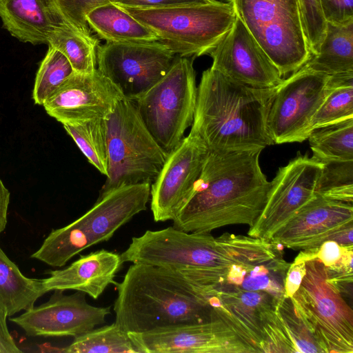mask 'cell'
<instances>
[{"mask_svg": "<svg viewBox=\"0 0 353 353\" xmlns=\"http://www.w3.org/2000/svg\"><path fill=\"white\" fill-rule=\"evenodd\" d=\"M261 151H208L200 176L172 226L197 234L230 225L251 227L263 209L270 186L259 164Z\"/></svg>", "mask_w": 353, "mask_h": 353, "instance_id": "1", "label": "cell"}, {"mask_svg": "<svg viewBox=\"0 0 353 353\" xmlns=\"http://www.w3.org/2000/svg\"><path fill=\"white\" fill-rule=\"evenodd\" d=\"M276 90L248 86L210 67L197 87L190 132L210 152L263 150L274 144L268 121Z\"/></svg>", "mask_w": 353, "mask_h": 353, "instance_id": "2", "label": "cell"}, {"mask_svg": "<svg viewBox=\"0 0 353 353\" xmlns=\"http://www.w3.org/2000/svg\"><path fill=\"white\" fill-rule=\"evenodd\" d=\"M116 286L115 323L127 333L204 322L216 315L209 301L174 270L132 263Z\"/></svg>", "mask_w": 353, "mask_h": 353, "instance_id": "3", "label": "cell"}, {"mask_svg": "<svg viewBox=\"0 0 353 353\" xmlns=\"http://www.w3.org/2000/svg\"><path fill=\"white\" fill-rule=\"evenodd\" d=\"M270 241L225 232L218 237L210 233L186 232L173 226L146 230L132 238L121 254L123 262L151 265L183 271H229L234 265L250 269L276 254Z\"/></svg>", "mask_w": 353, "mask_h": 353, "instance_id": "4", "label": "cell"}, {"mask_svg": "<svg viewBox=\"0 0 353 353\" xmlns=\"http://www.w3.org/2000/svg\"><path fill=\"white\" fill-rule=\"evenodd\" d=\"M150 183L125 185L98 198L81 217L52 230L31 257L62 267L84 250L110 240L135 215L147 210Z\"/></svg>", "mask_w": 353, "mask_h": 353, "instance_id": "5", "label": "cell"}, {"mask_svg": "<svg viewBox=\"0 0 353 353\" xmlns=\"http://www.w3.org/2000/svg\"><path fill=\"white\" fill-rule=\"evenodd\" d=\"M106 121L108 173L99 198L121 185L151 184L159 174L168 154L144 125L134 103L123 98Z\"/></svg>", "mask_w": 353, "mask_h": 353, "instance_id": "6", "label": "cell"}, {"mask_svg": "<svg viewBox=\"0 0 353 353\" xmlns=\"http://www.w3.org/2000/svg\"><path fill=\"white\" fill-rule=\"evenodd\" d=\"M121 7L175 54L185 57L207 54L236 18L229 3L216 0L165 8Z\"/></svg>", "mask_w": 353, "mask_h": 353, "instance_id": "7", "label": "cell"}, {"mask_svg": "<svg viewBox=\"0 0 353 353\" xmlns=\"http://www.w3.org/2000/svg\"><path fill=\"white\" fill-rule=\"evenodd\" d=\"M236 16L281 76L302 68L312 57L298 0H228Z\"/></svg>", "mask_w": 353, "mask_h": 353, "instance_id": "8", "label": "cell"}, {"mask_svg": "<svg viewBox=\"0 0 353 353\" xmlns=\"http://www.w3.org/2000/svg\"><path fill=\"white\" fill-rule=\"evenodd\" d=\"M197 94L192 60L176 56L168 72L132 101L144 125L168 154L192 125Z\"/></svg>", "mask_w": 353, "mask_h": 353, "instance_id": "9", "label": "cell"}, {"mask_svg": "<svg viewBox=\"0 0 353 353\" xmlns=\"http://www.w3.org/2000/svg\"><path fill=\"white\" fill-rule=\"evenodd\" d=\"M306 272L291 299L293 305L323 353L353 352V311L327 281L325 266L305 262Z\"/></svg>", "mask_w": 353, "mask_h": 353, "instance_id": "10", "label": "cell"}, {"mask_svg": "<svg viewBox=\"0 0 353 353\" xmlns=\"http://www.w3.org/2000/svg\"><path fill=\"white\" fill-rule=\"evenodd\" d=\"M330 78L304 65L276 86L268 121L274 144L307 139L312 118L330 90Z\"/></svg>", "mask_w": 353, "mask_h": 353, "instance_id": "11", "label": "cell"}, {"mask_svg": "<svg viewBox=\"0 0 353 353\" xmlns=\"http://www.w3.org/2000/svg\"><path fill=\"white\" fill-rule=\"evenodd\" d=\"M176 57L159 41H106L96 50L97 69L131 101L157 83Z\"/></svg>", "mask_w": 353, "mask_h": 353, "instance_id": "12", "label": "cell"}, {"mask_svg": "<svg viewBox=\"0 0 353 353\" xmlns=\"http://www.w3.org/2000/svg\"><path fill=\"white\" fill-rule=\"evenodd\" d=\"M323 163L300 153L280 168L270 182L266 202L248 235L270 241L316 194Z\"/></svg>", "mask_w": 353, "mask_h": 353, "instance_id": "13", "label": "cell"}, {"mask_svg": "<svg viewBox=\"0 0 353 353\" xmlns=\"http://www.w3.org/2000/svg\"><path fill=\"white\" fill-rule=\"evenodd\" d=\"M212 319L128 335L140 353H258L216 313Z\"/></svg>", "mask_w": 353, "mask_h": 353, "instance_id": "14", "label": "cell"}, {"mask_svg": "<svg viewBox=\"0 0 353 353\" xmlns=\"http://www.w3.org/2000/svg\"><path fill=\"white\" fill-rule=\"evenodd\" d=\"M123 98L121 90L96 68L88 74L74 72L42 105L63 125H74L106 119Z\"/></svg>", "mask_w": 353, "mask_h": 353, "instance_id": "15", "label": "cell"}, {"mask_svg": "<svg viewBox=\"0 0 353 353\" xmlns=\"http://www.w3.org/2000/svg\"><path fill=\"white\" fill-rule=\"evenodd\" d=\"M208 150L190 132L170 153L150 185V209L156 222L172 221L190 197Z\"/></svg>", "mask_w": 353, "mask_h": 353, "instance_id": "16", "label": "cell"}, {"mask_svg": "<svg viewBox=\"0 0 353 353\" xmlns=\"http://www.w3.org/2000/svg\"><path fill=\"white\" fill-rule=\"evenodd\" d=\"M54 291L48 301L10 318V321L30 336L76 337L104 323L111 313L110 306L90 305L83 292L66 295L63 290Z\"/></svg>", "mask_w": 353, "mask_h": 353, "instance_id": "17", "label": "cell"}, {"mask_svg": "<svg viewBox=\"0 0 353 353\" xmlns=\"http://www.w3.org/2000/svg\"><path fill=\"white\" fill-rule=\"evenodd\" d=\"M207 54L212 59L211 68L248 86L274 88L284 79L237 17L231 28Z\"/></svg>", "mask_w": 353, "mask_h": 353, "instance_id": "18", "label": "cell"}, {"mask_svg": "<svg viewBox=\"0 0 353 353\" xmlns=\"http://www.w3.org/2000/svg\"><path fill=\"white\" fill-rule=\"evenodd\" d=\"M352 223V203L315 194L270 241L295 250L310 249L331 240L334 234Z\"/></svg>", "mask_w": 353, "mask_h": 353, "instance_id": "19", "label": "cell"}, {"mask_svg": "<svg viewBox=\"0 0 353 353\" xmlns=\"http://www.w3.org/2000/svg\"><path fill=\"white\" fill-rule=\"evenodd\" d=\"M123 261L121 254L101 250L81 255L67 268L50 271V276L41 279L46 292L76 290L97 299L112 284Z\"/></svg>", "mask_w": 353, "mask_h": 353, "instance_id": "20", "label": "cell"}, {"mask_svg": "<svg viewBox=\"0 0 353 353\" xmlns=\"http://www.w3.org/2000/svg\"><path fill=\"white\" fill-rule=\"evenodd\" d=\"M276 299L263 291H247L238 286L220 287L209 302L215 313L261 353V311L276 303Z\"/></svg>", "mask_w": 353, "mask_h": 353, "instance_id": "21", "label": "cell"}, {"mask_svg": "<svg viewBox=\"0 0 353 353\" xmlns=\"http://www.w3.org/2000/svg\"><path fill=\"white\" fill-rule=\"evenodd\" d=\"M0 19L13 37L32 45L46 44L64 19L53 0H0Z\"/></svg>", "mask_w": 353, "mask_h": 353, "instance_id": "22", "label": "cell"}, {"mask_svg": "<svg viewBox=\"0 0 353 353\" xmlns=\"http://www.w3.org/2000/svg\"><path fill=\"white\" fill-rule=\"evenodd\" d=\"M305 65L330 76L353 74V21L326 23L319 48Z\"/></svg>", "mask_w": 353, "mask_h": 353, "instance_id": "23", "label": "cell"}, {"mask_svg": "<svg viewBox=\"0 0 353 353\" xmlns=\"http://www.w3.org/2000/svg\"><path fill=\"white\" fill-rule=\"evenodd\" d=\"M86 21L91 30L106 41H158L150 29L112 2L92 9Z\"/></svg>", "mask_w": 353, "mask_h": 353, "instance_id": "24", "label": "cell"}, {"mask_svg": "<svg viewBox=\"0 0 353 353\" xmlns=\"http://www.w3.org/2000/svg\"><path fill=\"white\" fill-rule=\"evenodd\" d=\"M45 293L42 280L24 276L0 248V308L7 316L30 309Z\"/></svg>", "mask_w": 353, "mask_h": 353, "instance_id": "25", "label": "cell"}, {"mask_svg": "<svg viewBox=\"0 0 353 353\" xmlns=\"http://www.w3.org/2000/svg\"><path fill=\"white\" fill-rule=\"evenodd\" d=\"M99 40L90 39L63 20L51 32L48 46L61 52L74 71L88 74L97 68L96 50Z\"/></svg>", "mask_w": 353, "mask_h": 353, "instance_id": "26", "label": "cell"}, {"mask_svg": "<svg viewBox=\"0 0 353 353\" xmlns=\"http://www.w3.org/2000/svg\"><path fill=\"white\" fill-rule=\"evenodd\" d=\"M321 161H353V118L312 130L307 138Z\"/></svg>", "mask_w": 353, "mask_h": 353, "instance_id": "27", "label": "cell"}, {"mask_svg": "<svg viewBox=\"0 0 353 353\" xmlns=\"http://www.w3.org/2000/svg\"><path fill=\"white\" fill-rule=\"evenodd\" d=\"M353 118V74L331 76L330 90L310 123L314 129Z\"/></svg>", "mask_w": 353, "mask_h": 353, "instance_id": "28", "label": "cell"}, {"mask_svg": "<svg viewBox=\"0 0 353 353\" xmlns=\"http://www.w3.org/2000/svg\"><path fill=\"white\" fill-rule=\"evenodd\" d=\"M67 353H140L128 333L116 323L94 328L74 337L72 343L62 350Z\"/></svg>", "mask_w": 353, "mask_h": 353, "instance_id": "29", "label": "cell"}, {"mask_svg": "<svg viewBox=\"0 0 353 353\" xmlns=\"http://www.w3.org/2000/svg\"><path fill=\"white\" fill-rule=\"evenodd\" d=\"M80 150L102 174L108 173V125L105 119L79 125H63Z\"/></svg>", "mask_w": 353, "mask_h": 353, "instance_id": "30", "label": "cell"}, {"mask_svg": "<svg viewBox=\"0 0 353 353\" xmlns=\"http://www.w3.org/2000/svg\"><path fill=\"white\" fill-rule=\"evenodd\" d=\"M74 72L68 59L61 52L48 46L35 77L32 90L34 103L43 105L47 98Z\"/></svg>", "mask_w": 353, "mask_h": 353, "instance_id": "31", "label": "cell"}, {"mask_svg": "<svg viewBox=\"0 0 353 353\" xmlns=\"http://www.w3.org/2000/svg\"><path fill=\"white\" fill-rule=\"evenodd\" d=\"M316 194L330 199L352 203L353 161H324Z\"/></svg>", "mask_w": 353, "mask_h": 353, "instance_id": "32", "label": "cell"}, {"mask_svg": "<svg viewBox=\"0 0 353 353\" xmlns=\"http://www.w3.org/2000/svg\"><path fill=\"white\" fill-rule=\"evenodd\" d=\"M290 265L283 254L257 264L248 271L239 288L266 292L279 299L284 295V281Z\"/></svg>", "mask_w": 353, "mask_h": 353, "instance_id": "33", "label": "cell"}, {"mask_svg": "<svg viewBox=\"0 0 353 353\" xmlns=\"http://www.w3.org/2000/svg\"><path fill=\"white\" fill-rule=\"evenodd\" d=\"M275 312L298 353H323L296 312L290 298L284 295L279 298L275 304Z\"/></svg>", "mask_w": 353, "mask_h": 353, "instance_id": "34", "label": "cell"}, {"mask_svg": "<svg viewBox=\"0 0 353 353\" xmlns=\"http://www.w3.org/2000/svg\"><path fill=\"white\" fill-rule=\"evenodd\" d=\"M275 304L261 311V353L297 352L287 330L276 314Z\"/></svg>", "mask_w": 353, "mask_h": 353, "instance_id": "35", "label": "cell"}, {"mask_svg": "<svg viewBox=\"0 0 353 353\" xmlns=\"http://www.w3.org/2000/svg\"><path fill=\"white\" fill-rule=\"evenodd\" d=\"M63 19L86 37L99 40L92 34L86 21L92 9L114 0H53Z\"/></svg>", "mask_w": 353, "mask_h": 353, "instance_id": "36", "label": "cell"}, {"mask_svg": "<svg viewBox=\"0 0 353 353\" xmlns=\"http://www.w3.org/2000/svg\"><path fill=\"white\" fill-rule=\"evenodd\" d=\"M305 36L312 54H316L323 39L326 21L319 0H298Z\"/></svg>", "mask_w": 353, "mask_h": 353, "instance_id": "37", "label": "cell"}, {"mask_svg": "<svg viewBox=\"0 0 353 353\" xmlns=\"http://www.w3.org/2000/svg\"><path fill=\"white\" fill-rule=\"evenodd\" d=\"M352 250L353 245L343 246L334 241L328 240L317 247L303 250L294 261L306 262L317 260L325 267H332L339 263Z\"/></svg>", "mask_w": 353, "mask_h": 353, "instance_id": "38", "label": "cell"}, {"mask_svg": "<svg viewBox=\"0 0 353 353\" xmlns=\"http://www.w3.org/2000/svg\"><path fill=\"white\" fill-rule=\"evenodd\" d=\"M326 22L336 25L353 21V0H319Z\"/></svg>", "mask_w": 353, "mask_h": 353, "instance_id": "39", "label": "cell"}, {"mask_svg": "<svg viewBox=\"0 0 353 353\" xmlns=\"http://www.w3.org/2000/svg\"><path fill=\"white\" fill-rule=\"evenodd\" d=\"M211 1L212 0H114L112 3L123 7L150 9L201 4Z\"/></svg>", "mask_w": 353, "mask_h": 353, "instance_id": "40", "label": "cell"}, {"mask_svg": "<svg viewBox=\"0 0 353 353\" xmlns=\"http://www.w3.org/2000/svg\"><path fill=\"white\" fill-rule=\"evenodd\" d=\"M305 262L290 263L284 281V296L292 298L299 288L305 274Z\"/></svg>", "mask_w": 353, "mask_h": 353, "instance_id": "41", "label": "cell"}, {"mask_svg": "<svg viewBox=\"0 0 353 353\" xmlns=\"http://www.w3.org/2000/svg\"><path fill=\"white\" fill-rule=\"evenodd\" d=\"M7 316L5 311L0 308V353H20L21 350L16 345L8 329Z\"/></svg>", "mask_w": 353, "mask_h": 353, "instance_id": "42", "label": "cell"}, {"mask_svg": "<svg viewBox=\"0 0 353 353\" xmlns=\"http://www.w3.org/2000/svg\"><path fill=\"white\" fill-rule=\"evenodd\" d=\"M10 193L0 178V234L7 224V212L10 203Z\"/></svg>", "mask_w": 353, "mask_h": 353, "instance_id": "43", "label": "cell"}, {"mask_svg": "<svg viewBox=\"0 0 353 353\" xmlns=\"http://www.w3.org/2000/svg\"><path fill=\"white\" fill-rule=\"evenodd\" d=\"M352 233L353 225H350L334 234L331 240L343 246L353 245Z\"/></svg>", "mask_w": 353, "mask_h": 353, "instance_id": "44", "label": "cell"}]
</instances>
